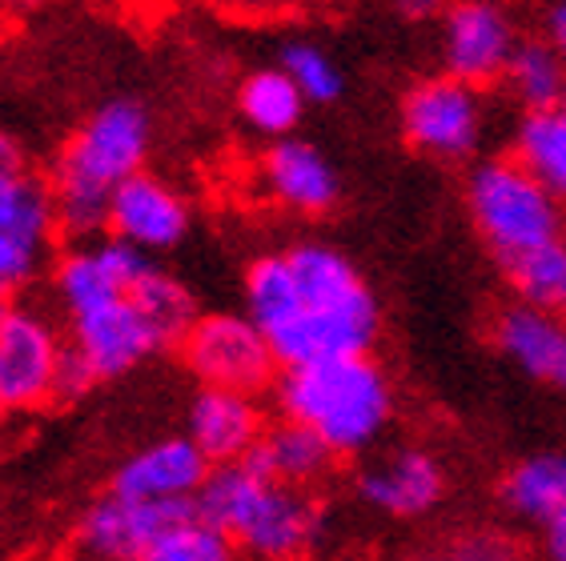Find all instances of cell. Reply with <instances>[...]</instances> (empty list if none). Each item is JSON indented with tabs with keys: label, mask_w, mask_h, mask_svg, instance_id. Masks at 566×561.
<instances>
[{
	"label": "cell",
	"mask_w": 566,
	"mask_h": 561,
	"mask_svg": "<svg viewBox=\"0 0 566 561\" xmlns=\"http://www.w3.org/2000/svg\"><path fill=\"white\" fill-rule=\"evenodd\" d=\"M245 317L265 334L282 373L370 357L381 321L378 297L354 261L322 241L253 261L245 269Z\"/></svg>",
	"instance_id": "1"
},
{
	"label": "cell",
	"mask_w": 566,
	"mask_h": 561,
	"mask_svg": "<svg viewBox=\"0 0 566 561\" xmlns=\"http://www.w3.org/2000/svg\"><path fill=\"white\" fill-rule=\"evenodd\" d=\"M36 4H44V0H0V12H4V17H17V12L36 9Z\"/></svg>",
	"instance_id": "34"
},
{
	"label": "cell",
	"mask_w": 566,
	"mask_h": 561,
	"mask_svg": "<svg viewBox=\"0 0 566 561\" xmlns=\"http://www.w3.org/2000/svg\"><path fill=\"white\" fill-rule=\"evenodd\" d=\"M502 501L514 518L546 526L566 509V454H534L523 457L511 474L502 477Z\"/></svg>",
	"instance_id": "21"
},
{
	"label": "cell",
	"mask_w": 566,
	"mask_h": 561,
	"mask_svg": "<svg viewBox=\"0 0 566 561\" xmlns=\"http://www.w3.org/2000/svg\"><path fill=\"white\" fill-rule=\"evenodd\" d=\"M209 4L226 17H238V21H277V17L302 12L314 0H209Z\"/></svg>",
	"instance_id": "27"
},
{
	"label": "cell",
	"mask_w": 566,
	"mask_h": 561,
	"mask_svg": "<svg viewBox=\"0 0 566 561\" xmlns=\"http://www.w3.org/2000/svg\"><path fill=\"white\" fill-rule=\"evenodd\" d=\"M149 265V253L117 237L76 245L56 261L53 289L69 317V349L85 361L97 385L125 378L165 349L161 334L129 293Z\"/></svg>",
	"instance_id": "2"
},
{
	"label": "cell",
	"mask_w": 566,
	"mask_h": 561,
	"mask_svg": "<svg viewBox=\"0 0 566 561\" xmlns=\"http://www.w3.org/2000/svg\"><path fill=\"white\" fill-rule=\"evenodd\" d=\"M149 152V113L137 100H109L73 133L53 169L56 225L69 241L97 237L109 229L113 193L142 173Z\"/></svg>",
	"instance_id": "3"
},
{
	"label": "cell",
	"mask_w": 566,
	"mask_h": 561,
	"mask_svg": "<svg viewBox=\"0 0 566 561\" xmlns=\"http://www.w3.org/2000/svg\"><path fill=\"white\" fill-rule=\"evenodd\" d=\"M543 29H546V41L555 44L558 53H563L566 61V0H546L543 9Z\"/></svg>",
	"instance_id": "30"
},
{
	"label": "cell",
	"mask_w": 566,
	"mask_h": 561,
	"mask_svg": "<svg viewBox=\"0 0 566 561\" xmlns=\"http://www.w3.org/2000/svg\"><path fill=\"white\" fill-rule=\"evenodd\" d=\"M65 346L36 309L0 301V398L12 413L41 410L56 401V373Z\"/></svg>",
	"instance_id": "10"
},
{
	"label": "cell",
	"mask_w": 566,
	"mask_h": 561,
	"mask_svg": "<svg viewBox=\"0 0 566 561\" xmlns=\"http://www.w3.org/2000/svg\"><path fill=\"white\" fill-rule=\"evenodd\" d=\"M506 88L523 105V113H543V108L566 105V61L546 36H523L511 68H506Z\"/></svg>",
	"instance_id": "23"
},
{
	"label": "cell",
	"mask_w": 566,
	"mask_h": 561,
	"mask_svg": "<svg viewBox=\"0 0 566 561\" xmlns=\"http://www.w3.org/2000/svg\"><path fill=\"white\" fill-rule=\"evenodd\" d=\"M447 477L426 449H394L358 474V497L390 518H422L442 501Z\"/></svg>",
	"instance_id": "16"
},
{
	"label": "cell",
	"mask_w": 566,
	"mask_h": 561,
	"mask_svg": "<svg viewBox=\"0 0 566 561\" xmlns=\"http://www.w3.org/2000/svg\"><path fill=\"white\" fill-rule=\"evenodd\" d=\"M189 233V205L161 181V177L137 173L113 193L109 205V237L142 253L181 245Z\"/></svg>",
	"instance_id": "15"
},
{
	"label": "cell",
	"mask_w": 566,
	"mask_h": 561,
	"mask_svg": "<svg viewBox=\"0 0 566 561\" xmlns=\"http://www.w3.org/2000/svg\"><path fill=\"white\" fill-rule=\"evenodd\" d=\"M186 437L206 454L209 465H238L262 445L270 425L250 393L201 385L186 410Z\"/></svg>",
	"instance_id": "14"
},
{
	"label": "cell",
	"mask_w": 566,
	"mask_h": 561,
	"mask_svg": "<svg viewBox=\"0 0 566 561\" xmlns=\"http://www.w3.org/2000/svg\"><path fill=\"white\" fill-rule=\"evenodd\" d=\"M543 550L551 561H566V509L543 526Z\"/></svg>",
	"instance_id": "32"
},
{
	"label": "cell",
	"mask_w": 566,
	"mask_h": 561,
	"mask_svg": "<svg viewBox=\"0 0 566 561\" xmlns=\"http://www.w3.org/2000/svg\"><path fill=\"white\" fill-rule=\"evenodd\" d=\"M523 44L511 0H454L442 12V65L470 88L506 81Z\"/></svg>",
	"instance_id": "9"
},
{
	"label": "cell",
	"mask_w": 566,
	"mask_h": 561,
	"mask_svg": "<svg viewBox=\"0 0 566 561\" xmlns=\"http://www.w3.org/2000/svg\"><path fill=\"white\" fill-rule=\"evenodd\" d=\"M61 233L49 181L21 173L0 184V301H12L53 253Z\"/></svg>",
	"instance_id": "12"
},
{
	"label": "cell",
	"mask_w": 566,
	"mask_h": 561,
	"mask_svg": "<svg viewBox=\"0 0 566 561\" xmlns=\"http://www.w3.org/2000/svg\"><path fill=\"white\" fill-rule=\"evenodd\" d=\"M197 518L221 529L241 553L258 561H294L314 546L322 509L305 489L270 481L245 462L213 465L201 494L193 497Z\"/></svg>",
	"instance_id": "4"
},
{
	"label": "cell",
	"mask_w": 566,
	"mask_h": 561,
	"mask_svg": "<svg viewBox=\"0 0 566 561\" xmlns=\"http://www.w3.org/2000/svg\"><path fill=\"white\" fill-rule=\"evenodd\" d=\"M494 346L511 357L526 378L558 385L566 369V317L558 309L514 301L494 321Z\"/></svg>",
	"instance_id": "18"
},
{
	"label": "cell",
	"mask_w": 566,
	"mask_h": 561,
	"mask_svg": "<svg viewBox=\"0 0 566 561\" xmlns=\"http://www.w3.org/2000/svg\"><path fill=\"white\" fill-rule=\"evenodd\" d=\"M285 421L314 430L338 457L366 454L394 417V385L374 357L285 369L277 378Z\"/></svg>",
	"instance_id": "5"
},
{
	"label": "cell",
	"mask_w": 566,
	"mask_h": 561,
	"mask_svg": "<svg viewBox=\"0 0 566 561\" xmlns=\"http://www.w3.org/2000/svg\"><path fill=\"white\" fill-rule=\"evenodd\" d=\"M558 389H563V393H566V369H563V378H558Z\"/></svg>",
	"instance_id": "36"
},
{
	"label": "cell",
	"mask_w": 566,
	"mask_h": 561,
	"mask_svg": "<svg viewBox=\"0 0 566 561\" xmlns=\"http://www.w3.org/2000/svg\"><path fill=\"white\" fill-rule=\"evenodd\" d=\"M558 314H563V317H566V297H563V309H558Z\"/></svg>",
	"instance_id": "38"
},
{
	"label": "cell",
	"mask_w": 566,
	"mask_h": 561,
	"mask_svg": "<svg viewBox=\"0 0 566 561\" xmlns=\"http://www.w3.org/2000/svg\"><path fill=\"white\" fill-rule=\"evenodd\" d=\"M390 4L406 21H430V17H442L454 0H390Z\"/></svg>",
	"instance_id": "31"
},
{
	"label": "cell",
	"mask_w": 566,
	"mask_h": 561,
	"mask_svg": "<svg viewBox=\"0 0 566 561\" xmlns=\"http://www.w3.org/2000/svg\"><path fill=\"white\" fill-rule=\"evenodd\" d=\"M458 561H511V546L494 533H479V538L462 541Z\"/></svg>",
	"instance_id": "29"
},
{
	"label": "cell",
	"mask_w": 566,
	"mask_h": 561,
	"mask_svg": "<svg viewBox=\"0 0 566 561\" xmlns=\"http://www.w3.org/2000/svg\"><path fill=\"white\" fill-rule=\"evenodd\" d=\"M430 561H458V558H430Z\"/></svg>",
	"instance_id": "37"
},
{
	"label": "cell",
	"mask_w": 566,
	"mask_h": 561,
	"mask_svg": "<svg viewBox=\"0 0 566 561\" xmlns=\"http://www.w3.org/2000/svg\"><path fill=\"white\" fill-rule=\"evenodd\" d=\"M238 108L253 133H262L270 140H285L297 129V120H302L305 97L282 68H258V73L241 81Z\"/></svg>",
	"instance_id": "22"
},
{
	"label": "cell",
	"mask_w": 566,
	"mask_h": 561,
	"mask_svg": "<svg viewBox=\"0 0 566 561\" xmlns=\"http://www.w3.org/2000/svg\"><path fill=\"white\" fill-rule=\"evenodd\" d=\"M209 474L213 465L189 437H161L133 449L113 469L109 494L129 501H193Z\"/></svg>",
	"instance_id": "13"
},
{
	"label": "cell",
	"mask_w": 566,
	"mask_h": 561,
	"mask_svg": "<svg viewBox=\"0 0 566 561\" xmlns=\"http://www.w3.org/2000/svg\"><path fill=\"white\" fill-rule=\"evenodd\" d=\"M238 553L241 550L221 533V529L193 518L181 529H174V533H169V538H165L145 561H241Z\"/></svg>",
	"instance_id": "26"
},
{
	"label": "cell",
	"mask_w": 566,
	"mask_h": 561,
	"mask_svg": "<svg viewBox=\"0 0 566 561\" xmlns=\"http://www.w3.org/2000/svg\"><path fill=\"white\" fill-rule=\"evenodd\" d=\"M282 73L290 76L297 85V93L305 97V105L314 100V105H334L342 97V68L338 61L326 53V49H317L310 41H290L282 49Z\"/></svg>",
	"instance_id": "25"
},
{
	"label": "cell",
	"mask_w": 566,
	"mask_h": 561,
	"mask_svg": "<svg viewBox=\"0 0 566 561\" xmlns=\"http://www.w3.org/2000/svg\"><path fill=\"white\" fill-rule=\"evenodd\" d=\"M9 413H12V410L4 405V398H0V425H4V417H9Z\"/></svg>",
	"instance_id": "35"
},
{
	"label": "cell",
	"mask_w": 566,
	"mask_h": 561,
	"mask_svg": "<svg viewBox=\"0 0 566 561\" xmlns=\"http://www.w3.org/2000/svg\"><path fill=\"white\" fill-rule=\"evenodd\" d=\"M97 385V378L88 373V366L73 349L65 346V357H61V373H56V401H81L88 389Z\"/></svg>",
	"instance_id": "28"
},
{
	"label": "cell",
	"mask_w": 566,
	"mask_h": 561,
	"mask_svg": "<svg viewBox=\"0 0 566 561\" xmlns=\"http://www.w3.org/2000/svg\"><path fill=\"white\" fill-rule=\"evenodd\" d=\"M514 289V301L538 305V309H563L566 297V241L531 248L523 257L502 265Z\"/></svg>",
	"instance_id": "24"
},
{
	"label": "cell",
	"mask_w": 566,
	"mask_h": 561,
	"mask_svg": "<svg viewBox=\"0 0 566 561\" xmlns=\"http://www.w3.org/2000/svg\"><path fill=\"white\" fill-rule=\"evenodd\" d=\"M334 449H329L314 430H305L297 421H277L270 425L262 437V445L245 457L250 469H258L262 477L270 481H282V486H294V489H305L322 481V477L334 469Z\"/></svg>",
	"instance_id": "19"
},
{
	"label": "cell",
	"mask_w": 566,
	"mask_h": 561,
	"mask_svg": "<svg viewBox=\"0 0 566 561\" xmlns=\"http://www.w3.org/2000/svg\"><path fill=\"white\" fill-rule=\"evenodd\" d=\"M177 353L206 389H233L250 398L277 385V369H282L265 334L245 314L197 317Z\"/></svg>",
	"instance_id": "7"
},
{
	"label": "cell",
	"mask_w": 566,
	"mask_h": 561,
	"mask_svg": "<svg viewBox=\"0 0 566 561\" xmlns=\"http://www.w3.org/2000/svg\"><path fill=\"white\" fill-rule=\"evenodd\" d=\"M262 184L277 205L305 216L329 213V209L338 205V193H342L338 173L326 161V152L297 137L273 140L270 149H265Z\"/></svg>",
	"instance_id": "17"
},
{
	"label": "cell",
	"mask_w": 566,
	"mask_h": 561,
	"mask_svg": "<svg viewBox=\"0 0 566 561\" xmlns=\"http://www.w3.org/2000/svg\"><path fill=\"white\" fill-rule=\"evenodd\" d=\"M482 97L479 88L454 76H426L402 97V133L418 152L434 161H462L482 140Z\"/></svg>",
	"instance_id": "11"
},
{
	"label": "cell",
	"mask_w": 566,
	"mask_h": 561,
	"mask_svg": "<svg viewBox=\"0 0 566 561\" xmlns=\"http://www.w3.org/2000/svg\"><path fill=\"white\" fill-rule=\"evenodd\" d=\"M197 518L193 501H129L105 494L88 501L76 521V558L81 561H145L174 529Z\"/></svg>",
	"instance_id": "8"
},
{
	"label": "cell",
	"mask_w": 566,
	"mask_h": 561,
	"mask_svg": "<svg viewBox=\"0 0 566 561\" xmlns=\"http://www.w3.org/2000/svg\"><path fill=\"white\" fill-rule=\"evenodd\" d=\"M511 157L566 205V105L523 113L514 125Z\"/></svg>",
	"instance_id": "20"
},
{
	"label": "cell",
	"mask_w": 566,
	"mask_h": 561,
	"mask_svg": "<svg viewBox=\"0 0 566 561\" xmlns=\"http://www.w3.org/2000/svg\"><path fill=\"white\" fill-rule=\"evenodd\" d=\"M24 173V152L21 145L9 137V133H0V184L12 181V177Z\"/></svg>",
	"instance_id": "33"
},
{
	"label": "cell",
	"mask_w": 566,
	"mask_h": 561,
	"mask_svg": "<svg viewBox=\"0 0 566 561\" xmlns=\"http://www.w3.org/2000/svg\"><path fill=\"white\" fill-rule=\"evenodd\" d=\"M467 209L499 265L531 248L566 241V205L546 193L514 157H491L470 169Z\"/></svg>",
	"instance_id": "6"
}]
</instances>
